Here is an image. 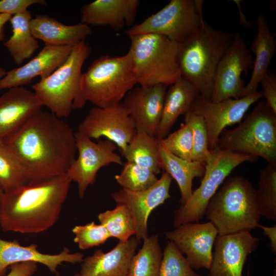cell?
Returning <instances> with one entry per match:
<instances>
[{
    "label": "cell",
    "instance_id": "6da1fadb",
    "mask_svg": "<svg viewBox=\"0 0 276 276\" xmlns=\"http://www.w3.org/2000/svg\"><path fill=\"white\" fill-rule=\"evenodd\" d=\"M3 141L26 169L29 184L66 173L77 153L71 127L42 109Z\"/></svg>",
    "mask_w": 276,
    "mask_h": 276
},
{
    "label": "cell",
    "instance_id": "7a4b0ae2",
    "mask_svg": "<svg viewBox=\"0 0 276 276\" xmlns=\"http://www.w3.org/2000/svg\"><path fill=\"white\" fill-rule=\"evenodd\" d=\"M72 180L66 173L5 193L0 226L5 232L39 233L57 221Z\"/></svg>",
    "mask_w": 276,
    "mask_h": 276
},
{
    "label": "cell",
    "instance_id": "3957f363",
    "mask_svg": "<svg viewBox=\"0 0 276 276\" xmlns=\"http://www.w3.org/2000/svg\"><path fill=\"white\" fill-rule=\"evenodd\" d=\"M234 36V33L215 29L204 21L189 38L178 44L181 77L192 83L205 100H211L218 65Z\"/></svg>",
    "mask_w": 276,
    "mask_h": 276
},
{
    "label": "cell",
    "instance_id": "277c9868",
    "mask_svg": "<svg viewBox=\"0 0 276 276\" xmlns=\"http://www.w3.org/2000/svg\"><path fill=\"white\" fill-rule=\"evenodd\" d=\"M204 215L218 235L250 232L258 227L261 217L256 189L241 175L227 177L209 201Z\"/></svg>",
    "mask_w": 276,
    "mask_h": 276
},
{
    "label": "cell",
    "instance_id": "5b68a950",
    "mask_svg": "<svg viewBox=\"0 0 276 276\" xmlns=\"http://www.w3.org/2000/svg\"><path fill=\"white\" fill-rule=\"evenodd\" d=\"M137 83L130 53L95 59L80 80L81 108L87 102L105 108L120 104Z\"/></svg>",
    "mask_w": 276,
    "mask_h": 276
},
{
    "label": "cell",
    "instance_id": "8992f818",
    "mask_svg": "<svg viewBox=\"0 0 276 276\" xmlns=\"http://www.w3.org/2000/svg\"><path fill=\"white\" fill-rule=\"evenodd\" d=\"M91 49L85 40L73 47L65 61L49 76L32 85L42 106L59 118L68 117L81 109L80 84L82 68Z\"/></svg>",
    "mask_w": 276,
    "mask_h": 276
},
{
    "label": "cell",
    "instance_id": "52a82bcc",
    "mask_svg": "<svg viewBox=\"0 0 276 276\" xmlns=\"http://www.w3.org/2000/svg\"><path fill=\"white\" fill-rule=\"evenodd\" d=\"M128 52L137 83L143 86L170 85L181 78L178 62V44L156 34L129 36Z\"/></svg>",
    "mask_w": 276,
    "mask_h": 276
},
{
    "label": "cell",
    "instance_id": "ba28073f",
    "mask_svg": "<svg viewBox=\"0 0 276 276\" xmlns=\"http://www.w3.org/2000/svg\"><path fill=\"white\" fill-rule=\"evenodd\" d=\"M217 147L276 164V113L265 100L259 101L237 127L222 131Z\"/></svg>",
    "mask_w": 276,
    "mask_h": 276
},
{
    "label": "cell",
    "instance_id": "9c48e42d",
    "mask_svg": "<svg viewBox=\"0 0 276 276\" xmlns=\"http://www.w3.org/2000/svg\"><path fill=\"white\" fill-rule=\"evenodd\" d=\"M256 159L251 155L218 147L210 150L201 184L193 191L189 199L176 210L174 226L201 220L209 201L233 169L244 162L254 161Z\"/></svg>",
    "mask_w": 276,
    "mask_h": 276
},
{
    "label": "cell",
    "instance_id": "30bf717a",
    "mask_svg": "<svg viewBox=\"0 0 276 276\" xmlns=\"http://www.w3.org/2000/svg\"><path fill=\"white\" fill-rule=\"evenodd\" d=\"M203 1L171 0L157 12L128 29L129 35L156 34L180 44L189 38L205 21Z\"/></svg>",
    "mask_w": 276,
    "mask_h": 276
},
{
    "label": "cell",
    "instance_id": "8fae6325",
    "mask_svg": "<svg viewBox=\"0 0 276 276\" xmlns=\"http://www.w3.org/2000/svg\"><path fill=\"white\" fill-rule=\"evenodd\" d=\"M75 135L77 156L66 174L72 181L77 183L79 196L82 198L101 168L111 164L122 165L123 162L116 152L117 145L112 141L106 139L95 142L77 131Z\"/></svg>",
    "mask_w": 276,
    "mask_h": 276
},
{
    "label": "cell",
    "instance_id": "7c38bea8",
    "mask_svg": "<svg viewBox=\"0 0 276 276\" xmlns=\"http://www.w3.org/2000/svg\"><path fill=\"white\" fill-rule=\"evenodd\" d=\"M254 59L244 39L234 33L233 41L220 60L215 75L211 101L241 98L245 86L242 74L252 69Z\"/></svg>",
    "mask_w": 276,
    "mask_h": 276
},
{
    "label": "cell",
    "instance_id": "4fadbf2b",
    "mask_svg": "<svg viewBox=\"0 0 276 276\" xmlns=\"http://www.w3.org/2000/svg\"><path fill=\"white\" fill-rule=\"evenodd\" d=\"M77 131L92 140L105 137L119 147L123 154L136 129L121 102L108 107H93L79 124Z\"/></svg>",
    "mask_w": 276,
    "mask_h": 276
},
{
    "label": "cell",
    "instance_id": "5bb4252c",
    "mask_svg": "<svg viewBox=\"0 0 276 276\" xmlns=\"http://www.w3.org/2000/svg\"><path fill=\"white\" fill-rule=\"evenodd\" d=\"M263 97L257 91L238 99H227L217 102L199 96L189 112L201 116L208 129L209 150L217 147L219 137L227 126L239 123L249 107Z\"/></svg>",
    "mask_w": 276,
    "mask_h": 276
},
{
    "label": "cell",
    "instance_id": "9a60e30c",
    "mask_svg": "<svg viewBox=\"0 0 276 276\" xmlns=\"http://www.w3.org/2000/svg\"><path fill=\"white\" fill-rule=\"evenodd\" d=\"M172 178L166 172L157 182L144 191H132L121 188L110 196L117 205H125L134 223L135 237L139 240L148 237V220L151 212L171 197L169 191Z\"/></svg>",
    "mask_w": 276,
    "mask_h": 276
},
{
    "label": "cell",
    "instance_id": "2e32d148",
    "mask_svg": "<svg viewBox=\"0 0 276 276\" xmlns=\"http://www.w3.org/2000/svg\"><path fill=\"white\" fill-rule=\"evenodd\" d=\"M178 249L186 255L193 269L209 270L213 258V248L218 232L210 221L187 223L165 233Z\"/></svg>",
    "mask_w": 276,
    "mask_h": 276
},
{
    "label": "cell",
    "instance_id": "e0dca14e",
    "mask_svg": "<svg viewBox=\"0 0 276 276\" xmlns=\"http://www.w3.org/2000/svg\"><path fill=\"white\" fill-rule=\"evenodd\" d=\"M259 243L250 232L218 235L208 276H242L247 258Z\"/></svg>",
    "mask_w": 276,
    "mask_h": 276
},
{
    "label": "cell",
    "instance_id": "ac0fdd59",
    "mask_svg": "<svg viewBox=\"0 0 276 276\" xmlns=\"http://www.w3.org/2000/svg\"><path fill=\"white\" fill-rule=\"evenodd\" d=\"M167 85H140L127 93L121 102L133 121L136 131L156 137L161 121Z\"/></svg>",
    "mask_w": 276,
    "mask_h": 276
},
{
    "label": "cell",
    "instance_id": "d6986e66",
    "mask_svg": "<svg viewBox=\"0 0 276 276\" xmlns=\"http://www.w3.org/2000/svg\"><path fill=\"white\" fill-rule=\"evenodd\" d=\"M83 259V254L71 253L67 247L58 254H47L39 251L36 244L24 246L17 240L7 241L0 238V276H5L11 265L26 262L40 263L57 274V268L63 263L75 264L82 262Z\"/></svg>",
    "mask_w": 276,
    "mask_h": 276
},
{
    "label": "cell",
    "instance_id": "ffe728a7",
    "mask_svg": "<svg viewBox=\"0 0 276 276\" xmlns=\"http://www.w3.org/2000/svg\"><path fill=\"white\" fill-rule=\"evenodd\" d=\"M73 47L45 44L40 52L27 63L7 72L0 80V90L24 86L36 77L42 79L49 76L65 61Z\"/></svg>",
    "mask_w": 276,
    "mask_h": 276
},
{
    "label": "cell",
    "instance_id": "44dd1931",
    "mask_svg": "<svg viewBox=\"0 0 276 276\" xmlns=\"http://www.w3.org/2000/svg\"><path fill=\"white\" fill-rule=\"evenodd\" d=\"M42 107L33 91L24 86L8 89L0 96V140L19 128Z\"/></svg>",
    "mask_w": 276,
    "mask_h": 276
},
{
    "label": "cell",
    "instance_id": "7402d4cb",
    "mask_svg": "<svg viewBox=\"0 0 276 276\" xmlns=\"http://www.w3.org/2000/svg\"><path fill=\"white\" fill-rule=\"evenodd\" d=\"M140 243V241L132 236L126 242L119 241L107 252L97 249L83 259L79 273L81 276H127Z\"/></svg>",
    "mask_w": 276,
    "mask_h": 276
},
{
    "label": "cell",
    "instance_id": "603a6c76",
    "mask_svg": "<svg viewBox=\"0 0 276 276\" xmlns=\"http://www.w3.org/2000/svg\"><path fill=\"white\" fill-rule=\"evenodd\" d=\"M140 3L138 0H96L82 7L81 21L118 31L133 23Z\"/></svg>",
    "mask_w": 276,
    "mask_h": 276
},
{
    "label": "cell",
    "instance_id": "cb8c5ba5",
    "mask_svg": "<svg viewBox=\"0 0 276 276\" xmlns=\"http://www.w3.org/2000/svg\"><path fill=\"white\" fill-rule=\"evenodd\" d=\"M30 28L36 39L53 46H74L91 34V28L86 24L66 25L44 14L32 18Z\"/></svg>",
    "mask_w": 276,
    "mask_h": 276
},
{
    "label": "cell",
    "instance_id": "d4e9b609",
    "mask_svg": "<svg viewBox=\"0 0 276 276\" xmlns=\"http://www.w3.org/2000/svg\"><path fill=\"white\" fill-rule=\"evenodd\" d=\"M199 96L197 89L182 77L170 85L165 95L162 117L156 133L158 139L169 134L178 118L189 111L193 102Z\"/></svg>",
    "mask_w": 276,
    "mask_h": 276
},
{
    "label": "cell",
    "instance_id": "484cf974",
    "mask_svg": "<svg viewBox=\"0 0 276 276\" xmlns=\"http://www.w3.org/2000/svg\"><path fill=\"white\" fill-rule=\"evenodd\" d=\"M256 22L257 34L251 45V51L255 55L252 72L241 98L258 91L261 80L268 73V69L275 52L274 35L272 34L265 16L259 14Z\"/></svg>",
    "mask_w": 276,
    "mask_h": 276
},
{
    "label": "cell",
    "instance_id": "4316f807",
    "mask_svg": "<svg viewBox=\"0 0 276 276\" xmlns=\"http://www.w3.org/2000/svg\"><path fill=\"white\" fill-rule=\"evenodd\" d=\"M159 152L162 169L176 181L180 192V206L182 205L193 193V179L203 176L205 164L179 158L169 152L159 142Z\"/></svg>",
    "mask_w": 276,
    "mask_h": 276
},
{
    "label": "cell",
    "instance_id": "83f0119b",
    "mask_svg": "<svg viewBox=\"0 0 276 276\" xmlns=\"http://www.w3.org/2000/svg\"><path fill=\"white\" fill-rule=\"evenodd\" d=\"M32 18V14L28 10L12 16L9 21L12 34L4 43V45L17 65L31 58L39 47L38 40L33 36L31 30Z\"/></svg>",
    "mask_w": 276,
    "mask_h": 276
},
{
    "label": "cell",
    "instance_id": "f1b7e54d",
    "mask_svg": "<svg viewBox=\"0 0 276 276\" xmlns=\"http://www.w3.org/2000/svg\"><path fill=\"white\" fill-rule=\"evenodd\" d=\"M122 154L127 162L147 168L156 175L161 171L158 140L146 132L136 131Z\"/></svg>",
    "mask_w": 276,
    "mask_h": 276
},
{
    "label": "cell",
    "instance_id": "f546056e",
    "mask_svg": "<svg viewBox=\"0 0 276 276\" xmlns=\"http://www.w3.org/2000/svg\"><path fill=\"white\" fill-rule=\"evenodd\" d=\"M143 241L131 260L127 276H159L163 251L158 235L153 234Z\"/></svg>",
    "mask_w": 276,
    "mask_h": 276
},
{
    "label": "cell",
    "instance_id": "4dcf8cb0",
    "mask_svg": "<svg viewBox=\"0 0 276 276\" xmlns=\"http://www.w3.org/2000/svg\"><path fill=\"white\" fill-rule=\"evenodd\" d=\"M27 171L16 156L0 140V185L7 193L29 184Z\"/></svg>",
    "mask_w": 276,
    "mask_h": 276
},
{
    "label": "cell",
    "instance_id": "1f68e13d",
    "mask_svg": "<svg viewBox=\"0 0 276 276\" xmlns=\"http://www.w3.org/2000/svg\"><path fill=\"white\" fill-rule=\"evenodd\" d=\"M256 197L261 216L276 220V164H268L260 171Z\"/></svg>",
    "mask_w": 276,
    "mask_h": 276
},
{
    "label": "cell",
    "instance_id": "d6a6232c",
    "mask_svg": "<svg viewBox=\"0 0 276 276\" xmlns=\"http://www.w3.org/2000/svg\"><path fill=\"white\" fill-rule=\"evenodd\" d=\"M100 224L107 229L111 237L126 242L135 236V230L131 214L124 205H117L111 210H107L98 216Z\"/></svg>",
    "mask_w": 276,
    "mask_h": 276
},
{
    "label": "cell",
    "instance_id": "836d02e7",
    "mask_svg": "<svg viewBox=\"0 0 276 276\" xmlns=\"http://www.w3.org/2000/svg\"><path fill=\"white\" fill-rule=\"evenodd\" d=\"M114 179L122 188L132 191L148 189L158 179L151 170L127 161L124 164L121 172L116 175Z\"/></svg>",
    "mask_w": 276,
    "mask_h": 276
},
{
    "label": "cell",
    "instance_id": "e575fe53",
    "mask_svg": "<svg viewBox=\"0 0 276 276\" xmlns=\"http://www.w3.org/2000/svg\"><path fill=\"white\" fill-rule=\"evenodd\" d=\"M159 276H202L192 268L175 244L168 241L163 252Z\"/></svg>",
    "mask_w": 276,
    "mask_h": 276
},
{
    "label": "cell",
    "instance_id": "d590c367",
    "mask_svg": "<svg viewBox=\"0 0 276 276\" xmlns=\"http://www.w3.org/2000/svg\"><path fill=\"white\" fill-rule=\"evenodd\" d=\"M158 140L159 143L173 155L187 160H192L193 134L191 127L188 122H185L177 130Z\"/></svg>",
    "mask_w": 276,
    "mask_h": 276
},
{
    "label": "cell",
    "instance_id": "8d00e7d4",
    "mask_svg": "<svg viewBox=\"0 0 276 276\" xmlns=\"http://www.w3.org/2000/svg\"><path fill=\"white\" fill-rule=\"evenodd\" d=\"M185 122L190 125L193 134L192 160L205 164L209 154L208 133L205 122L199 115L188 112L185 116Z\"/></svg>",
    "mask_w": 276,
    "mask_h": 276
},
{
    "label": "cell",
    "instance_id": "74e56055",
    "mask_svg": "<svg viewBox=\"0 0 276 276\" xmlns=\"http://www.w3.org/2000/svg\"><path fill=\"white\" fill-rule=\"evenodd\" d=\"M74 241L81 249H87L104 244L110 235L101 224L91 222L85 225H76L72 229Z\"/></svg>",
    "mask_w": 276,
    "mask_h": 276
},
{
    "label": "cell",
    "instance_id": "f35d334b",
    "mask_svg": "<svg viewBox=\"0 0 276 276\" xmlns=\"http://www.w3.org/2000/svg\"><path fill=\"white\" fill-rule=\"evenodd\" d=\"M35 4L46 5L47 3L44 0H0V14L13 16L22 13Z\"/></svg>",
    "mask_w": 276,
    "mask_h": 276
},
{
    "label": "cell",
    "instance_id": "ab89813d",
    "mask_svg": "<svg viewBox=\"0 0 276 276\" xmlns=\"http://www.w3.org/2000/svg\"><path fill=\"white\" fill-rule=\"evenodd\" d=\"M263 87V97L268 105L276 113V78L274 75L268 73L261 80Z\"/></svg>",
    "mask_w": 276,
    "mask_h": 276
},
{
    "label": "cell",
    "instance_id": "60d3db41",
    "mask_svg": "<svg viewBox=\"0 0 276 276\" xmlns=\"http://www.w3.org/2000/svg\"><path fill=\"white\" fill-rule=\"evenodd\" d=\"M37 263L26 262L11 265L10 271L5 276H32L37 269Z\"/></svg>",
    "mask_w": 276,
    "mask_h": 276
},
{
    "label": "cell",
    "instance_id": "b9f144b4",
    "mask_svg": "<svg viewBox=\"0 0 276 276\" xmlns=\"http://www.w3.org/2000/svg\"><path fill=\"white\" fill-rule=\"evenodd\" d=\"M263 231L264 235L267 236L269 242L268 245L271 251L274 254H276V225L272 226H267L261 225H258Z\"/></svg>",
    "mask_w": 276,
    "mask_h": 276
},
{
    "label": "cell",
    "instance_id": "7bdbcfd3",
    "mask_svg": "<svg viewBox=\"0 0 276 276\" xmlns=\"http://www.w3.org/2000/svg\"><path fill=\"white\" fill-rule=\"evenodd\" d=\"M11 15L6 14H0V42L5 38V25L9 21Z\"/></svg>",
    "mask_w": 276,
    "mask_h": 276
},
{
    "label": "cell",
    "instance_id": "ee69618b",
    "mask_svg": "<svg viewBox=\"0 0 276 276\" xmlns=\"http://www.w3.org/2000/svg\"><path fill=\"white\" fill-rule=\"evenodd\" d=\"M7 72L4 68L0 66V80L2 79L6 74Z\"/></svg>",
    "mask_w": 276,
    "mask_h": 276
},
{
    "label": "cell",
    "instance_id": "f6af8a7d",
    "mask_svg": "<svg viewBox=\"0 0 276 276\" xmlns=\"http://www.w3.org/2000/svg\"><path fill=\"white\" fill-rule=\"evenodd\" d=\"M5 192L2 188L1 186L0 185V200L2 199L3 196L4 195Z\"/></svg>",
    "mask_w": 276,
    "mask_h": 276
},
{
    "label": "cell",
    "instance_id": "bcb514c9",
    "mask_svg": "<svg viewBox=\"0 0 276 276\" xmlns=\"http://www.w3.org/2000/svg\"><path fill=\"white\" fill-rule=\"evenodd\" d=\"M73 276H81V275L79 273H76V274H74Z\"/></svg>",
    "mask_w": 276,
    "mask_h": 276
},
{
    "label": "cell",
    "instance_id": "7dc6e473",
    "mask_svg": "<svg viewBox=\"0 0 276 276\" xmlns=\"http://www.w3.org/2000/svg\"><path fill=\"white\" fill-rule=\"evenodd\" d=\"M273 276H275V269L274 270V274H273Z\"/></svg>",
    "mask_w": 276,
    "mask_h": 276
},
{
    "label": "cell",
    "instance_id": "c3c4849f",
    "mask_svg": "<svg viewBox=\"0 0 276 276\" xmlns=\"http://www.w3.org/2000/svg\"><path fill=\"white\" fill-rule=\"evenodd\" d=\"M246 276H249V274H247V275H246Z\"/></svg>",
    "mask_w": 276,
    "mask_h": 276
}]
</instances>
